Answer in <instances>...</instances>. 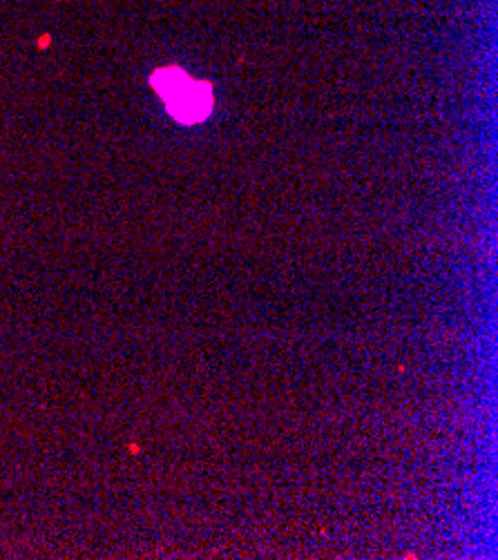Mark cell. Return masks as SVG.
<instances>
[{
    "label": "cell",
    "mask_w": 498,
    "mask_h": 560,
    "mask_svg": "<svg viewBox=\"0 0 498 560\" xmlns=\"http://www.w3.org/2000/svg\"><path fill=\"white\" fill-rule=\"evenodd\" d=\"M212 101V88L208 83L190 79L182 90L165 98V107H169L177 121L193 126L210 115Z\"/></svg>",
    "instance_id": "6da1fadb"
},
{
    "label": "cell",
    "mask_w": 498,
    "mask_h": 560,
    "mask_svg": "<svg viewBox=\"0 0 498 560\" xmlns=\"http://www.w3.org/2000/svg\"><path fill=\"white\" fill-rule=\"evenodd\" d=\"M188 81H190V77L179 68H165V70H157L152 74V88L159 92V96L163 101L173 96L177 90H182Z\"/></svg>",
    "instance_id": "7a4b0ae2"
}]
</instances>
